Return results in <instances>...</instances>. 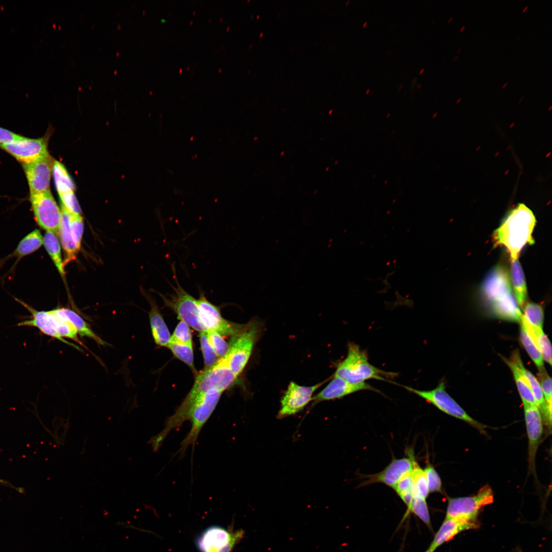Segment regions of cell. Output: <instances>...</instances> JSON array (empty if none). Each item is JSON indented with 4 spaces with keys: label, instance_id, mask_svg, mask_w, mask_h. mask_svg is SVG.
I'll return each instance as SVG.
<instances>
[{
    "label": "cell",
    "instance_id": "obj_1",
    "mask_svg": "<svg viewBox=\"0 0 552 552\" xmlns=\"http://www.w3.org/2000/svg\"><path fill=\"white\" fill-rule=\"evenodd\" d=\"M237 378V376L224 364L221 358L213 366L197 375L191 389L175 412L166 422L163 430L149 441L152 448L158 450L169 433L189 420L191 409L202 395L212 390L223 392L235 383Z\"/></svg>",
    "mask_w": 552,
    "mask_h": 552
},
{
    "label": "cell",
    "instance_id": "obj_2",
    "mask_svg": "<svg viewBox=\"0 0 552 552\" xmlns=\"http://www.w3.org/2000/svg\"><path fill=\"white\" fill-rule=\"evenodd\" d=\"M536 223L532 210L523 203L518 204L494 232V245L505 247L511 260L517 259L526 244L534 243L532 233Z\"/></svg>",
    "mask_w": 552,
    "mask_h": 552
},
{
    "label": "cell",
    "instance_id": "obj_3",
    "mask_svg": "<svg viewBox=\"0 0 552 552\" xmlns=\"http://www.w3.org/2000/svg\"><path fill=\"white\" fill-rule=\"evenodd\" d=\"M505 267L498 264L487 274L481 284V295L492 313L499 318L520 322L522 313L513 292Z\"/></svg>",
    "mask_w": 552,
    "mask_h": 552
},
{
    "label": "cell",
    "instance_id": "obj_4",
    "mask_svg": "<svg viewBox=\"0 0 552 552\" xmlns=\"http://www.w3.org/2000/svg\"><path fill=\"white\" fill-rule=\"evenodd\" d=\"M396 376L395 373L384 371L371 364L367 352L352 342L348 343L347 356L338 364L334 375L353 384L365 382L369 379L394 383L390 380Z\"/></svg>",
    "mask_w": 552,
    "mask_h": 552
},
{
    "label": "cell",
    "instance_id": "obj_5",
    "mask_svg": "<svg viewBox=\"0 0 552 552\" xmlns=\"http://www.w3.org/2000/svg\"><path fill=\"white\" fill-rule=\"evenodd\" d=\"M259 324L251 321L239 333L232 336L227 354L220 358L224 364L238 376L246 365L260 332Z\"/></svg>",
    "mask_w": 552,
    "mask_h": 552
},
{
    "label": "cell",
    "instance_id": "obj_6",
    "mask_svg": "<svg viewBox=\"0 0 552 552\" xmlns=\"http://www.w3.org/2000/svg\"><path fill=\"white\" fill-rule=\"evenodd\" d=\"M493 501L492 490L489 485L486 484L473 495L449 498L445 518L478 524L479 513L485 506L492 503Z\"/></svg>",
    "mask_w": 552,
    "mask_h": 552
},
{
    "label": "cell",
    "instance_id": "obj_7",
    "mask_svg": "<svg viewBox=\"0 0 552 552\" xmlns=\"http://www.w3.org/2000/svg\"><path fill=\"white\" fill-rule=\"evenodd\" d=\"M172 270L174 279L176 284V287L171 286L174 293L164 295L157 292L163 300L164 307L171 309L180 320L185 322L194 330L199 332H206L207 330L202 324L199 317L197 300L180 286L175 274L174 265L172 266Z\"/></svg>",
    "mask_w": 552,
    "mask_h": 552
},
{
    "label": "cell",
    "instance_id": "obj_8",
    "mask_svg": "<svg viewBox=\"0 0 552 552\" xmlns=\"http://www.w3.org/2000/svg\"><path fill=\"white\" fill-rule=\"evenodd\" d=\"M401 386L432 404L442 412L464 421L482 432L485 431L486 426L470 416L448 394L443 381L431 390H420L408 386Z\"/></svg>",
    "mask_w": 552,
    "mask_h": 552
},
{
    "label": "cell",
    "instance_id": "obj_9",
    "mask_svg": "<svg viewBox=\"0 0 552 552\" xmlns=\"http://www.w3.org/2000/svg\"><path fill=\"white\" fill-rule=\"evenodd\" d=\"M222 393L218 390L209 392L202 395L194 404L189 416L191 428L182 441L177 453L183 455L191 445L194 448L202 427L215 410Z\"/></svg>",
    "mask_w": 552,
    "mask_h": 552
},
{
    "label": "cell",
    "instance_id": "obj_10",
    "mask_svg": "<svg viewBox=\"0 0 552 552\" xmlns=\"http://www.w3.org/2000/svg\"><path fill=\"white\" fill-rule=\"evenodd\" d=\"M244 535L242 529L234 530L233 526L226 528L212 525L197 537L195 544L200 552H233Z\"/></svg>",
    "mask_w": 552,
    "mask_h": 552
},
{
    "label": "cell",
    "instance_id": "obj_11",
    "mask_svg": "<svg viewBox=\"0 0 552 552\" xmlns=\"http://www.w3.org/2000/svg\"><path fill=\"white\" fill-rule=\"evenodd\" d=\"M30 201L37 224L47 232H51L58 235L61 209L51 191L30 194Z\"/></svg>",
    "mask_w": 552,
    "mask_h": 552
},
{
    "label": "cell",
    "instance_id": "obj_12",
    "mask_svg": "<svg viewBox=\"0 0 552 552\" xmlns=\"http://www.w3.org/2000/svg\"><path fill=\"white\" fill-rule=\"evenodd\" d=\"M200 320L204 327L221 335H235L242 331L246 324L231 322L224 318L218 307L209 302L203 291L199 290V297L197 300Z\"/></svg>",
    "mask_w": 552,
    "mask_h": 552
},
{
    "label": "cell",
    "instance_id": "obj_13",
    "mask_svg": "<svg viewBox=\"0 0 552 552\" xmlns=\"http://www.w3.org/2000/svg\"><path fill=\"white\" fill-rule=\"evenodd\" d=\"M525 423L528 438V469L536 473V457L543 434V419L536 405L523 404Z\"/></svg>",
    "mask_w": 552,
    "mask_h": 552
},
{
    "label": "cell",
    "instance_id": "obj_14",
    "mask_svg": "<svg viewBox=\"0 0 552 552\" xmlns=\"http://www.w3.org/2000/svg\"><path fill=\"white\" fill-rule=\"evenodd\" d=\"M49 138L21 139L0 146V147L14 157L22 164L32 162L48 155Z\"/></svg>",
    "mask_w": 552,
    "mask_h": 552
},
{
    "label": "cell",
    "instance_id": "obj_15",
    "mask_svg": "<svg viewBox=\"0 0 552 552\" xmlns=\"http://www.w3.org/2000/svg\"><path fill=\"white\" fill-rule=\"evenodd\" d=\"M325 382L306 386L298 385L293 381L290 382L281 400V407L278 417L284 418L300 411L312 400L314 392Z\"/></svg>",
    "mask_w": 552,
    "mask_h": 552
},
{
    "label": "cell",
    "instance_id": "obj_16",
    "mask_svg": "<svg viewBox=\"0 0 552 552\" xmlns=\"http://www.w3.org/2000/svg\"><path fill=\"white\" fill-rule=\"evenodd\" d=\"M53 162L49 154L32 162L22 164L28 180L30 194L50 190Z\"/></svg>",
    "mask_w": 552,
    "mask_h": 552
},
{
    "label": "cell",
    "instance_id": "obj_17",
    "mask_svg": "<svg viewBox=\"0 0 552 552\" xmlns=\"http://www.w3.org/2000/svg\"><path fill=\"white\" fill-rule=\"evenodd\" d=\"M417 463L412 454L407 457L393 458L380 472L367 475L362 485L379 482L393 488L402 477L412 471Z\"/></svg>",
    "mask_w": 552,
    "mask_h": 552
},
{
    "label": "cell",
    "instance_id": "obj_18",
    "mask_svg": "<svg viewBox=\"0 0 552 552\" xmlns=\"http://www.w3.org/2000/svg\"><path fill=\"white\" fill-rule=\"evenodd\" d=\"M363 390L380 392L366 382L353 384L340 378L334 377L328 385L312 398V400L314 403H317L339 399Z\"/></svg>",
    "mask_w": 552,
    "mask_h": 552
},
{
    "label": "cell",
    "instance_id": "obj_19",
    "mask_svg": "<svg viewBox=\"0 0 552 552\" xmlns=\"http://www.w3.org/2000/svg\"><path fill=\"white\" fill-rule=\"evenodd\" d=\"M18 301L29 311L32 316L30 319L25 320L18 323V326L36 327L43 334L56 338L78 350L82 351L77 345L64 339L57 333L54 328L53 316L51 310L38 311L23 302Z\"/></svg>",
    "mask_w": 552,
    "mask_h": 552
},
{
    "label": "cell",
    "instance_id": "obj_20",
    "mask_svg": "<svg viewBox=\"0 0 552 552\" xmlns=\"http://www.w3.org/2000/svg\"><path fill=\"white\" fill-rule=\"evenodd\" d=\"M479 524H473L453 519L445 518L430 544L424 552H435L442 544L452 539L459 533L477 528Z\"/></svg>",
    "mask_w": 552,
    "mask_h": 552
},
{
    "label": "cell",
    "instance_id": "obj_21",
    "mask_svg": "<svg viewBox=\"0 0 552 552\" xmlns=\"http://www.w3.org/2000/svg\"><path fill=\"white\" fill-rule=\"evenodd\" d=\"M64 259V266L76 259L81 245L76 240L70 224V212L61 205L59 234Z\"/></svg>",
    "mask_w": 552,
    "mask_h": 552
},
{
    "label": "cell",
    "instance_id": "obj_22",
    "mask_svg": "<svg viewBox=\"0 0 552 552\" xmlns=\"http://www.w3.org/2000/svg\"><path fill=\"white\" fill-rule=\"evenodd\" d=\"M510 359L515 363L527 380L535 400L536 405L541 413L543 421L544 420L545 424L549 427L550 429L551 413L548 411L547 407L540 382L531 372L525 368L518 352H514Z\"/></svg>",
    "mask_w": 552,
    "mask_h": 552
},
{
    "label": "cell",
    "instance_id": "obj_23",
    "mask_svg": "<svg viewBox=\"0 0 552 552\" xmlns=\"http://www.w3.org/2000/svg\"><path fill=\"white\" fill-rule=\"evenodd\" d=\"M150 306L149 312L150 324L155 342L161 347H167L170 334L155 300L149 294L143 293Z\"/></svg>",
    "mask_w": 552,
    "mask_h": 552
},
{
    "label": "cell",
    "instance_id": "obj_24",
    "mask_svg": "<svg viewBox=\"0 0 552 552\" xmlns=\"http://www.w3.org/2000/svg\"><path fill=\"white\" fill-rule=\"evenodd\" d=\"M510 275L515 300L518 305L522 308L526 301L527 288L524 272L518 259L511 260Z\"/></svg>",
    "mask_w": 552,
    "mask_h": 552
},
{
    "label": "cell",
    "instance_id": "obj_25",
    "mask_svg": "<svg viewBox=\"0 0 552 552\" xmlns=\"http://www.w3.org/2000/svg\"><path fill=\"white\" fill-rule=\"evenodd\" d=\"M56 309L58 313L65 317L73 325L79 335L90 338L102 346L107 344L94 332L86 321L74 311L65 308Z\"/></svg>",
    "mask_w": 552,
    "mask_h": 552
},
{
    "label": "cell",
    "instance_id": "obj_26",
    "mask_svg": "<svg viewBox=\"0 0 552 552\" xmlns=\"http://www.w3.org/2000/svg\"><path fill=\"white\" fill-rule=\"evenodd\" d=\"M43 245V237L38 229H34L18 243L12 253L5 258H16L18 260L32 254Z\"/></svg>",
    "mask_w": 552,
    "mask_h": 552
},
{
    "label": "cell",
    "instance_id": "obj_27",
    "mask_svg": "<svg viewBox=\"0 0 552 552\" xmlns=\"http://www.w3.org/2000/svg\"><path fill=\"white\" fill-rule=\"evenodd\" d=\"M502 359L512 372L523 404L536 405L532 391L525 376L511 359H508L502 357Z\"/></svg>",
    "mask_w": 552,
    "mask_h": 552
},
{
    "label": "cell",
    "instance_id": "obj_28",
    "mask_svg": "<svg viewBox=\"0 0 552 552\" xmlns=\"http://www.w3.org/2000/svg\"><path fill=\"white\" fill-rule=\"evenodd\" d=\"M57 236L54 233L46 232L43 237V245L59 273L64 278L65 274L64 265L61 257V246Z\"/></svg>",
    "mask_w": 552,
    "mask_h": 552
},
{
    "label": "cell",
    "instance_id": "obj_29",
    "mask_svg": "<svg viewBox=\"0 0 552 552\" xmlns=\"http://www.w3.org/2000/svg\"><path fill=\"white\" fill-rule=\"evenodd\" d=\"M520 337L522 344L528 355L536 364L539 372L545 370L541 352L533 338L528 333L523 320L520 317Z\"/></svg>",
    "mask_w": 552,
    "mask_h": 552
},
{
    "label": "cell",
    "instance_id": "obj_30",
    "mask_svg": "<svg viewBox=\"0 0 552 552\" xmlns=\"http://www.w3.org/2000/svg\"><path fill=\"white\" fill-rule=\"evenodd\" d=\"M521 318L536 344L538 346L543 360L551 364V346L550 342L543 331V329L531 326L527 323L522 314Z\"/></svg>",
    "mask_w": 552,
    "mask_h": 552
},
{
    "label": "cell",
    "instance_id": "obj_31",
    "mask_svg": "<svg viewBox=\"0 0 552 552\" xmlns=\"http://www.w3.org/2000/svg\"><path fill=\"white\" fill-rule=\"evenodd\" d=\"M56 190L59 195L74 191V183L64 166L60 162L54 160L52 168Z\"/></svg>",
    "mask_w": 552,
    "mask_h": 552
},
{
    "label": "cell",
    "instance_id": "obj_32",
    "mask_svg": "<svg viewBox=\"0 0 552 552\" xmlns=\"http://www.w3.org/2000/svg\"><path fill=\"white\" fill-rule=\"evenodd\" d=\"M51 311L53 315L54 327L57 333L63 338H70L83 346L79 339L77 331L73 325L58 313L56 309Z\"/></svg>",
    "mask_w": 552,
    "mask_h": 552
},
{
    "label": "cell",
    "instance_id": "obj_33",
    "mask_svg": "<svg viewBox=\"0 0 552 552\" xmlns=\"http://www.w3.org/2000/svg\"><path fill=\"white\" fill-rule=\"evenodd\" d=\"M429 493L424 471L417 463L412 470V498L426 499Z\"/></svg>",
    "mask_w": 552,
    "mask_h": 552
},
{
    "label": "cell",
    "instance_id": "obj_34",
    "mask_svg": "<svg viewBox=\"0 0 552 552\" xmlns=\"http://www.w3.org/2000/svg\"><path fill=\"white\" fill-rule=\"evenodd\" d=\"M178 359L186 364L196 374L194 363L193 346L169 342L167 347Z\"/></svg>",
    "mask_w": 552,
    "mask_h": 552
},
{
    "label": "cell",
    "instance_id": "obj_35",
    "mask_svg": "<svg viewBox=\"0 0 552 552\" xmlns=\"http://www.w3.org/2000/svg\"><path fill=\"white\" fill-rule=\"evenodd\" d=\"M523 317L529 325L543 328L544 311L542 307L535 303H527L523 306Z\"/></svg>",
    "mask_w": 552,
    "mask_h": 552
},
{
    "label": "cell",
    "instance_id": "obj_36",
    "mask_svg": "<svg viewBox=\"0 0 552 552\" xmlns=\"http://www.w3.org/2000/svg\"><path fill=\"white\" fill-rule=\"evenodd\" d=\"M407 509L408 512L413 513L430 530H432L430 517L426 499L420 498H412L410 503L407 506Z\"/></svg>",
    "mask_w": 552,
    "mask_h": 552
},
{
    "label": "cell",
    "instance_id": "obj_37",
    "mask_svg": "<svg viewBox=\"0 0 552 552\" xmlns=\"http://www.w3.org/2000/svg\"><path fill=\"white\" fill-rule=\"evenodd\" d=\"M412 471L402 477L393 488L407 506L412 498Z\"/></svg>",
    "mask_w": 552,
    "mask_h": 552
},
{
    "label": "cell",
    "instance_id": "obj_38",
    "mask_svg": "<svg viewBox=\"0 0 552 552\" xmlns=\"http://www.w3.org/2000/svg\"><path fill=\"white\" fill-rule=\"evenodd\" d=\"M169 342L193 346L192 335L189 326L180 320L171 336Z\"/></svg>",
    "mask_w": 552,
    "mask_h": 552
},
{
    "label": "cell",
    "instance_id": "obj_39",
    "mask_svg": "<svg viewBox=\"0 0 552 552\" xmlns=\"http://www.w3.org/2000/svg\"><path fill=\"white\" fill-rule=\"evenodd\" d=\"M199 336L201 350L205 365L204 369H209L215 365L219 358L210 344L208 340L206 333L205 332H200Z\"/></svg>",
    "mask_w": 552,
    "mask_h": 552
},
{
    "label": "cell",
    "instance_id": "obj_40",
    "mask_svg": "<svg viewBox=\"0 0 552 552\" xmlns=\"http://www.w3.org/2000/svg\"><path fill=\"white\" fill-rule=\"evenodd\" d=\"M206 333L208 341L217 356L219 358L224 356L228 351L229 345L222 335L212 330H208Z\"/></svg>",
    "mask_w": 552,
    "mask_h": 552
},
{
    "label": "cell",
    "instance_id": "obj_41",
    "mask_svg": "<svg viewBox=\"0 0 552 552\" xmlns=\"http://www.w3.org/2000/svg\"><path fill=\"white\" fill-rule=\"evenodd\" d=\"M429 493H442V483L441 478L433 466L428 463L424 469Z\"/></svg>",
    "mask_w": 552,
    "mask_h": 552
},
{
    "label": "cell",
    "instance_id": "obj_42",
    "mask_svg": "<svg viewBox=\"0 0 552 552\" xmlns=\"http://www.w3.org/2000/svg\"><path fill=\"white\" fill-rule=\"evenodd\" d=\"M540 384L548 411L551 413V379L545 370L539 372Z\"/></svg>",
    "mask_w": 552,
    "mask_h": 552
},
{
    "label": "cell",
    "instance_id": "obj_43",
    "mask_svg": "<svg viewBox=\"0 0 552 552\" xmlns=\"http://www.w3.org/2000/svg\"><path fill=\"white\" fill-rule=\"evenodd\" d=\"M59 195L61 205L70 213L80 215L81 210L76 197L74 191H70Z\"/></svg>",
    "mask_w": 552,
    "mask_h": 552
},
{
    "label": "cell",
    "instance_id": "obj_44",
    "mask_svg": "<svg viewBox=\"0 0 552 552\" xmlns=\"http://www.w3.org/2000/svg\"><path fill=\"white\" fill-rule=\"evenodd\" d=\"M22 136L0 127V146L21 139Z\"/></svg>",
    "mask_w": 552,
    "mask_h": 552
},
{
    "label": "cell",
    "instance_id": "obj_45",
    "mask_svg": "<svg viewBox=\"0 0 552 552\" xmlns=\"http://www.w3.org/2000/svg\"><path fill=\"white\" fill-rule=\"evenodd\" d=\"M465 26H463V27H462L461 28V30H460V32H462V31H463V30H464V29L465 28Z\"/></svg>",
    "mask_w": 552,
    "mask_h": 552
},
{
    "label": "cell",
    "instance_id": "obj_46",
    "mask_svg": "<svg viewBox=\"0 0 552 552\" xmlns=\"http://www.w3.org/2000/svg\"><path fill=\"white\" fill-rule=\"evenodd\" d=\"M527 7L528 6H527L523 9V10L522 11L523 12H524L526 10V9L527 8Z\"/></svg>",
    "mask_w": 552,
    "mask_h": 552
},
{
    "label": "cell",
    "instance_id": "obj_47",
    "mask_svg": "<svg viewBox=\"0 0 552 552\" xmlns=\"http://www.w3.org/2000/svg\"><path fill=\"white\" fill-rule=\"evenodd\" d=\"M452 18H453V17H452V16H451V17H450V19H449L448 20V22H450V21H451V19H452Z\"/></svg>",
    "mask_w": 552,
    "mask_h": 552
},
{
    "label": "cell",
    "instance_id": "obj_48",
    "mask_svg": "<svg viewBox=\"0 0 552 552\" xmlns=\"http://www.w3.org/2000/svg\"><path fill=\"white\" fill-rule=\"evenodd\" d=\"M458 58V56H456V57H455V58H454V59H453V60H454V61L456 60V59H457Z\"/></svg>",
    "mask_w": 552,
    "mask_h": 552
},
{
    "label": "cell",
    "instance_id": "obj_49",
    "mask_svg": "<svg viewBox=\"0 0 552 552\" xmlns=\"http://www.w3.org/2000/svg\"><path fill=\"white\" fill-rule=\"evenodd\" d=\"M507 84H508L507 83H505V84H504L503 85V86H502V87H503V88H504V87H505V86H506V85H507Z\"/></svg>",
    "mask_w": 552,
    "mask_h": 552
},
{
    "label": "cell",
    "instance_id": "obj_50",
    "mask_svg": "<svg viewBox=\"0 0 552 552\" xmlns=\"http://www.w3.org/2000/svg\"><path fill=\"white\" fill-rule=\"evenodd\" d=\"M461 49H462V48H459V49H458V50H457V53H458V52H459V51H460V50H461Z\"/></svg>",
    "mask_w": 552,
    "mask_h": 552
},
{
    "label": "cell",
    "instance_id": "obj_51",
    "mask_svg": "<svg viewBox=\"0 0 552 552\" xmlns=\"http://www.w3.org/2000/svg\"><path fill=\"white\" fill-rule=\"evenodd\" d=\"M423 71H424V69H422V71H421V72H420V74H421L423 72Z\"/></svg>",
    "mask_w": 552,
    "mask_h": 552
},
{
    "label": "cell",
    "instance_id": "obj_52",
    "mask_svg": "<svg viewBox=\"0 0 552 552\" xmlns=\"http://www.w3.org/2000/svg\"><path fill=\"white\" fill-rule=\"evenodd\" d=\"M520 38V35H519V36H518L517 38L516 39V40H517L518 39V38Z\"/></svg>",
    "mask_w": 552,
    "mask_h": 552
},
{
    "label": "cell",
    "instance_id": "obj_53",
    "mask_svg": "<svg viewBox=\"0 0 552 552\" xmlns=\"http://www.w3.org/2000/svg\"><path fill=\"white\" fill-rule=\"evenodd\" d=\"M366 22H365V23H364V24H363V27H364V26H365V25H366Z\"/></svg>",
    "mask_w": 552,
    "mask_h": 552
},
{
    "label": "cell",
    "instance_id": "obj_54",
    "mask_svg": "<svg viewBox=\"0 0 552 552\" xmlns=\"http://www.w3.org/2000/svg\"><path fill=\"white\" fill-rule=\"evenodd\" d=\"M369 90H369V89H368V90H367V91H366V94H367V93H369Z\"/></svg>",
    "mask_w": 552,
    "mask_h": 552
},
{
    "label": "cell",
    "instance_id": "obj_55",
    "mask_svg": "<svg viewBox=\"0 0 552 552\" xmlns=\"http://www.w3.org/2000/svg\"><path fill=\"white\" fill-rule=\"evenodd\" d=\"M460 100H461V98H459V99L458 100V101H457V102H458V101H459Z\"/></svg>",
    "mask_w": 552,
    "mask_h": 552
},
{
    "label": "cell",
    "instance_id": "obj_56",
    "mask_svg": "<svg viewBox=\"0 0 552 552\" xmlns=\"http://www.w3.org/2000/svg\"><path fill=\"white\" fill-rule=\"evenodd\" d=\"M518 552H522V551H519Z\"/></svg>",
    "mask_w": 552,
    "mask_h": 552
}]
</instances>
